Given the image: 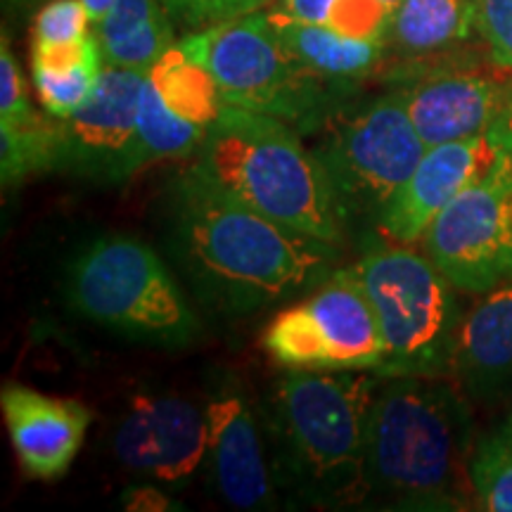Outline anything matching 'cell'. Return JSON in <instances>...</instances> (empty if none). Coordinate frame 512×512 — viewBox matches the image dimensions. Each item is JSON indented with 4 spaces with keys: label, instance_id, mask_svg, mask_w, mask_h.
I'll return each instance as SVG.
<instances>
[{
    "label": "cell",
    "instance_id": "603a6c76",
    "mask_svg": "<svg viewBox=\"0 0 512 512\" xmlns=\"http://www.w3.org/2000/svg\"><path fill=\"white\" fill-rule=\"evenodd\" d=\"M399 3L401 0H278L266 10L320 24L351 38L384 43Z\"/></svg>",
    "mask_w": 512,
    "mask_h": 512
},
{
    "label": "cell",
    "instance_id": "f1b7e54d",
    "mask_svg": "<svg viewBox=\"0 0 512 512\" xmlns=\"http://www.w3.org/2000/svg\"><path fill=\"white\" fill-rule=\"evenodd\" d=\"M477 31L491 55L512 67V0H477Z\"/></svg>",
    "mask_w": 512,
    "mask_h": 512
},
{
    "label": "cell",
    "instance_id": "7a4b0ae2",
    "mask_svg": "<svg viewBox=\"0 0 512 512\" xmlns=\"http://www.w3.org/2000/svg\"><path fill=\"white\" fill-rule=\"evenodd\" d=\"M375 370H285L261 403L273 479L292 503H366V448Z\"/></svg>",
    "mask_w": 512,
    "mask_h": 512
},
{
    "label": "cell",
    "instance_id": "ac0fdd59",
    "mask_svg": "<svg viewBox=\"0 0 512 512\" xmlns=\"http://www.w3.org/2000/svg\"><path fill=\"white\" fill-rule=\"evenodd\" d=\"M475 34L477 0H401L384 41V64L448 53L467 46Z\"/></svg>",
    "mask_w": 512,
    "mask_h": 512
},
{
    "label": "cell",
    "instance_id": "e0dca14e",
    "mask_svg": "<svg viewBox=\"0 0 512 512\" xmlns=\"http://www.w3.org/2000/svg\"><path fill=\"white\" fill-rule=\"evenodd\" d=\"M451 377L475 401L512 396V283L484 292L463 316Z\"/></svg>",
    "mask_w": 512,
    "mask_h": 512
},
{
    "label": "cell",
    "instance_id": "4fadbf2b",
    "mask_svg": "<svg viewBox=\"0 0 512 512\" xmlns=\"http://www.w3.org/2000/svg\"><path fill=\"white\" fill-rule=\"evenodd\" d=\"M510 152L512 121L479 136L427 147L411 178L375 221L377 230L384 238L403 245L422 240L439 211L470 185L482 181Z\"/></svg>",
    "mask_w": 512,
    "mask_h": 512
},
{
    "label": "cell",
    "instance_id": "4dcf8cb0",
    "mask_svg": "<svg viewBox=\"0 0 512 512\" xmlns=\"http://www.w3.org/2000/svg\"><path fill=\"white\" fill-rule=\"evenodd\" d=\"M273 3H278V0H211L207 27L219 22H228V19H235V17L252 15V12L266 10L271 8Z\"/></svg>",
    "mask_w": 512,
    "mask_h": 512
},
{
    "label": "cell",
    "instance_id": "d6a6232c",
    "mask_svg": "<svg viewBox=\"0 0 512 512\" xmlns=\"http://www.w3.org/2000/svg\"><path fill=\"white\" fill-rule=\"evenodd\" d=\"M19 3H36V0H19Z\"/></svg>",
    "mask_w": 512,
    "mask_h": 512
},
{
    "label": "cell",
    "instance_id": "9c48e42d",
    "mask_svg": "<svg viewBox=\"0 0 512 512\" xmlns=\"http://www.w3.org/2000/svg\"><path fill=\"white\" fill-rule=\"evenodd\" d=\"M382 72L401 93L427 147L479 136L512 121V67L498 62L486 43L384 64Z\"/></svg>",
    "mask_w": 512,
    "mask_h": 512
},
{
    "label": "cell",
    "instance_id": "83f0119b",
    "mask_svg": "<svg viewBox=\"0 0 512 512\" xmlns=\"http://www.w3.org/2000/svg\"><path fill=\"white\" fill-rule=\"evenodd\" d=\"M41 114L43 112L31 105L27 81L12 55L8 36L3 34V41H0V126L29 124Z\"/></svg>",
    "mask_w": 512,
    "mask_h": 512
},
{
    "label": "cell",
    "instance_id": "7402d4cb",
    "mask_svg": "<svg viewBox=\"0 0 512 512\" xmlns=\"http://www.w3.org/2000/svg\"><path fill=\"white\" fill-rule=\"evenodd\" d=\"M147 83L171 112L207 131L226 107L219 83L202 62L185 53L181 43L159 57V62L147 72Z\"/></svg>",
    "mask_w": 512,
    "mask_h": 512
},
{
    "label": "cell",
    "instance_id": "52a82bcc",
    "mask_svg": "<svg viewBox=\"0 0 512 512\" xmlns=\"http://www.w3.org/2000/svg\"><path fill=\"white\" fill-rule=\"evenodd\" d=\"M67 304L86 320L157 347H185L200 332L195 311L155 249L102 235L67 266Z\"/></svg>",
    "mask_w": 512,
    "mask_h": 512
},
{
    "label": "cell",
    "instance_id": "8992f818",
    "mask_svg": "<svg viewBox=\"0 0 512 512\" xmlns=\"http://www.w3.org/2000/svg\"><path fill=\"white\" fill-rule=\"evenodd\" d=\"M380 325L384 358L380 377L451 375L463 309L458 290L403 242L368 240L354 264Z\"/></svg>",
    "mask_w": 512,
    "mask_h": 512
},
{
    "label": "cell",
    "instance_id": "ba28073f",
    "mask_svg": "<svg viewBox=\"0 0 512 512\" xmlns=\"http://www.w3.org/2000/svg\"><path fill=\"white\" fill-rule=\"evenodd\" d=\"M309 136H316L311 150L349 221L380 219L427 152L396 88L363 102L344 100Z\"/></svg>",
    "mask_w": 512,
    "mask_h": 512
},
{
    "label": "cell",
    "instance_id": "44dd1931",
    "mask_svg": "<svg viewBox=\"0 0 512 512\" xmlns=\"http://www.w3.org/2000/svg\"><path fill=\"white\" fill-rule=\"evenodd\" d=\"M105 57L98 34L72 46L31 48V79L43 110L57 119L81 110L98 86Z\"/></svg>",
    "mask_w": 512,
    "mask_h": 512
},
{
    "label": "cell",
    "instance_id": "30bf717a",
    "mask_svg": "<svg viewBox=\"0 0 512 512\" xmlns=\"http://www.w3.org/2000/svg\"><path fill=\"white\" fill-rule=\"evenodd\" d=\"M261 347L285 370H377L384 342L356 268H335L311 294L280 311Z\"/></svg>",
    "mask_w": 512,
    "mask_h": 512
},
{
    "label": "cell",
    "instance_id": "8fae6325",
    "mask_svg": "<svg viewBox=\"0 0 512 512\" xmlns=\"http://www.w3.org/2000/svg\"><path fill=\"white\" fill-rule=\"evenodd\" d=\"M422 249L458 292L512 283V152L439 211Z\"/></svg>",
    "mask_w": 512,
    "mask_h": 512
},
{
    "label": "cell",
    "instance_id": "d4e9b609",
    "mask_svg": "<svg viewBox=\"0 0 512 512\" xmlns=\"http://www.w3.org/2000/svg\"><path fill=\"white\" fill-rule=\"evenodd\" d=\"M470 482L479 508L512 512V411L494 430L477 439Z\"/></svg>",
    "mask_w": 512,
    "mask_h": 512
},
{
    "label": "cell",
    "instance_id": "cb8c5ba5",
    "mask_svg": "<svg viewBox=\"0 0 512 512\" xmlns=\"http://www.w3.org/2000/svg\"><path fill=\"white\" fill-rule=\"evenodd\" d=\"M62 119L43 112L31 124L0 126V178L15 188L29 176L55 171Z\"/></svg>",
    "mask_w": 512,
    "mask_h": 512
},
{
    "label": "cell",
    "instance_id": "5b68a950",
    "mask_svg": "<svg viewBox=\"0 0 512 512\" xmlns=\"http://www.w3.org/2000/svg\"><path fill=\"white\" fill-rule=\"evenodd\" d=\"M178 43L209 69L226 105L283 119L302 136L354 93L349 83L304 67L275 36L264 10L188 31Z\"/></svg>",
    "mask_w": 512,
    "mask_h": 512
},
{
    "label": "cell",
    "instance_id": "3957f363",
    "mask_svg": "<svg viewBox=\"0 0 512 512\" xmlns=\"http://www.w3.org/2000/svg\"><path fill=\"white\" fill-rule=\"evenodd\" d=\"M475 422L458 382L382 377L368 425L366 503L392 510H460L472 494Z\"/></svg>",
    "mask_w": 512,
    "mask_h": 512
},
{
    "label": "cell",
    "instance_id": "484cf974",
    "mask_svg": "<svg viewBox=\"0 0 512 512\" xmlns=\"http://www.w3.org/2000/svg\"><path fill=\"white\" fill-rule=\"evenodd\" d=\"M138 136L140 145H143L145 162L150 164L157 162V159L192 157L204 136H207V128L190 124V121L171 112L155 88L147 83L145 74L138 105Z\"/></svg>",
    "mask_w": 512,
    "mask_h": 512
},
{
    "label": "cell",
    "instance_id": "1f68e13d",
    "mask_svg": "<svg viewBox=\"0 0 512 512\" xmlns=\"http://www.w3.org/2000/svg\"><path fill=\"white\" fill-rule=\"evenodd\" d=\"M83 5H86L88 12H91V19L93 24H98L102 17L110 12V8L114 5V0H83Z\"/></svg>",
    "mask_w": 512,
    "mask_h": 512
},
{
    "label": "cell",
    "instance_id": "7c38bea8",
    "mask_svg": "<svg viewBox=\"0 0 512 512\" xmlns=\"http://www.w3.org/2000/svg\"><path fill=\"white\" fill-rule=\"evenodd\" d=\"M147 72L102 67L91 100L62 119L55 171L81 181L117 185L145 169L138 105Z\"/></svg>",
    "mask_w": 512,
    "mask_h": 512
},
{
    "label": "cell",
    "instance_id": "f546056e",
    "mask_svg": "<svg viewBox=\"0 0 512 512\" xmlns=\"http://www.w3.org/2000/svg\"><path fill=\"white\" fill-rule=\"evenodd\" d=\"M162 5L176 27L197 31L209 24L211 0H162Z\"/></svg>",
    "mask_w": 512,
    "mask_h": 512
},
{
    "label": "cell",
    "instance_id": "2e32d148",
    "mask_svg": "<svg viewBox=\"0 0 512 512\" xmlns=\"http://www.w3.org/2000/svg\"><path fill=\"white\" fill-rule=\"evenodd\" d=\"M0 411L24 475L60 479L74 463L91 425V411L81 401L57 399L17 382H5Z\"/></svg>",
    "mask_w": 512,
    "mask_h": 512
},
{
    "label": "cell",
    "instance_id": "ffe728a7",
    "mask_svg": "<svg viewBox=\"0 0 512 512\" xmlns=\"http://www.w3.org/2000/svg\"><path fill=\"white\" fill-rule=\"evenodd\" d=\"M174 27L162 0H114L110 12L95 24V34L105 64L150 72L178 43Z\"/></svg>",
    "mask_w": 512,
    "mask_h": 512
},
{
    "label": "cell",
    "instance_id": "9a60e30c",
    "mask_svg": "<svg viewBox=\"0 0 512 512\" xmlns=\"http://www.w3.org/2000/svg\"><path fill=\"white\" fill-rule=\"evenodd\" d=\"M207 465L216 496L238 510H273L275 479L264 430L238 384H219L207 406Z\"/></svg>",
    "mask_w": 512,
    "mask_h": 512
},
{
    "label": "cell",
    "instance_id": "4316f807",
    "mask_svg": "<svg viewBox=\"0 0 512 512\" xmlns=\"http://www.w3.org/2000/svg\"><path fill=\"white\" fill-rule=\"evenodd\" d=\"M91 12L83 0H50L34 17L31 48L72 46L93 34Z\"/></svg>",
    "mask_w": 512,
    "mask_h": 512
},
{
    "label": "cell",
    "instance_id": "6da1fadb",
    "mask_svg": "<svg viewBox=\"0 0 512 512\" xmlns=\"http://www.w3.org/2000/svg\"><path fill=\"white\" fill-rule=\"evenodd\" d=\"M166 245L204 306L249 316L335 271L339 245L275 223L185 169L169 192Z\"/></svg>",
    "mask_w": 512,
    "mask_h": 512
},
{
    "label": "cell",
    "instance_id": "5bb4252c",
    "mask_svg": "<svg viewBox=\"0 0 512 512\" xmlns=\"http://www.w3.org/2000/svg\"><path fill=\"white\" fill-rule=\"evenodd\" d=\"M207 441L204 408L174 394H140L114 430L112 451L124 470L178 486L204 465Z\"/></svg>",
    "mask_w": 512,
    "mask_h": 512
},
{
    "label": "cell",
    "instance_id": "277c9868",
    "mask_svg": "<svg viewBox=\"0 0 512 512\" xmlns=\"http://www.w3.org/2000/svg\"><path fill=\"white\" fill-rule=\"evenodd\" d=\"M190 169L275 223L342 245L349 216L328 171L283 119L226 105Z\"/></svg>",
    "mask_w": 512,
    "mask_h": 512
},
{
    "label": "cell",
    "instance_id": "d6986e66",
    "mask_svg": "<svg viewBox=\"0 0 512 512\" xmlns=\"http://www.w3.org/2000/svg\"><path fill=\"white\" fill-rule=\"evenodd\" d=\"M264 12L280 43L304 67L330 81L356 86L358 81L370 79L375 72H380L387 60V48L380 41H363V38L337 34L320 24L285 17L280 12Z\"/></svg>",
    "mask_w": 512,
    "mask_h": 512
}]
</instances>
